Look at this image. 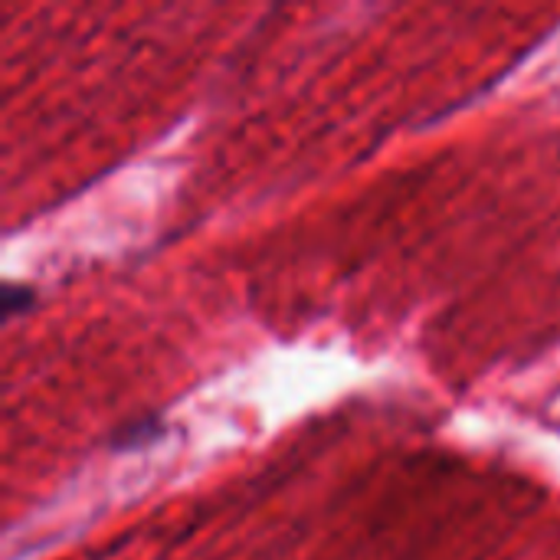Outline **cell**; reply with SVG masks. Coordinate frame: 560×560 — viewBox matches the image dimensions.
Instances as JSON below:
<instances>
[{
  "label": "cell",
  "instance_id": "cell-1",
  "mask_svg": "<svg viewBox=\"0 0 560 560\" xmlns=\"http://www.w3.org/2000/svg\"><path fill=\"white\" fill-rule=\"evenodd\" d=\"M154 436H161V423H158V420H141V423L125 427V430L112 440V446H115V450H135V446H141V443H148V440H154Z\"/></svg>",
  "mask_w": 560,
  "mask_h": 560
},
{
  "label": "cell",
  "instance_id": "cell-2",
  "mask_svg": "<svg viewBox=\"0 0 560 560\" xmlns=\"http://www.w3.org/2000/svg\"><path fill=\"white\" fill-rule=\"evenodd\" d=\"M36 292L33 285H20V282H10L3 289V315L7 318H16V315H26V308L33 305Z\"/></svg>",
  "mask_w": 560,
  "mask_h": 560
}]
</instances>
